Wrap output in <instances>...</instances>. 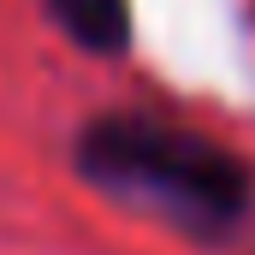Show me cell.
I'll list each match as a JSON object with an SVG mask.
<instances>
[{
  "instance_id": "2",
  "label": "cell",
  "mask_w": 255,
  "mask_h": 255,
  "mask_svg": "<svg viewBox=\"0 0 255 255\" xmlns=\"http://www.w3.org/2000/svg\"><path fill=\"white\" fill-rule=\"evenodd\" d=\"M54 18L71 30V42H83L95 54L125 48V30H130L125 0H54Z\"/></svg>"
},
{
  "instance_id": "1",
  "label": "cell",
  "mask_w": 255,
  "mask_h": 255,
  "mask_svg": "<svg viewBox=\"0 0 255 255\" xmlns=\"http://www.w3.org/2000/svg\"><path fill=\"white\" fill-rule=\"evenodd\" d=\"M77 160L107 196L184 232H220L250 202V172L226 148L154 119H107L83 130Z\"/></svg>"
}]
</instances>
